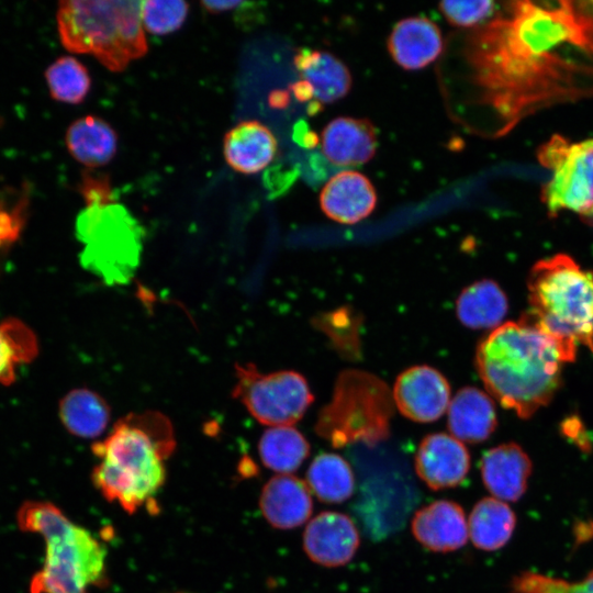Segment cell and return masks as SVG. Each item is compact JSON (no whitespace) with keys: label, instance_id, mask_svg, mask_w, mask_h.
Here are the masks:
<instances>
[{"label":"cell","instance_id":"1","mask_svg":"<svg viewBox=\"0 0 593 593\" xmlns=\"http://www.w3.org/2000/svg\"><path fill=\"white\" fill-rule=\"evenodd\" d=\"M478 29L467 56L486 101L510 127L553 103L583 97L593 80V36L571 1L510 2Z\"/></svg>","mask_w":593,"mask_h":593},{"label":"cell","instance_id":"2","mask_svg":"<svg viewBox=\"0 0 593 593\" xmlns=\"http://www.w3.org/2000/svg\"><path fill=\"white\" fill-rule=\"evenodd\" d=\"M563 362L568 359L561 346L528 316L497 326L475 354L486 390L521 418L551 401L561 384Z\"/></svg>","mask_w":593,"mask_h":593},{"label":"cell","instance_id":"3","mask_svg":"<svg viewBox=\"0 0 593 593\" xmlns=\"http://www.w3.org/2000/svg\"><path fill=\"white\" fill-rule=\"evenodd\" d=\"M176 447L169 418L159 412L130 413L92 446L100 462L92 482L110 502L134 513L152 502L166 479L165 461Z\"/></svg>","mask_w":593,"mask_h":593},{"label":"cell","instance_id":"4","mask_svg":"<svg viewBox=\"0 0 593 593\" xmlns=\"http://www.w3.org/2000/svg\"><path fill=\"white\" fill-rule=\"evenodd\" d=\"M21 530L41 534L45 563L31 581V593H87L107 583V549L51 502L27 501L16 513Z\"/></svg>","mask_w":593,"mask_h":593},{"label":"cell","instance_id":"5","mask_svg":"<svg viewBox=\"0 0 593 593\" xmlns=\"http://www.w3.org/2000/svg\"><path fill=\"white\" fill-rule=\"evenodd\" d=\"M527 289V316L561 346L568 361L579 345L593 353V271L557 254L533 266Z\"/></svg>","mask_w":593,"mask_h":593},{"label":"cell","instance_id":"6","mask_svg":"<svg viewBox=\"0 0 593 593\" xmlns=\"http://www.w3.org/2000/svg\"><path fill=\"white\" fill-rule=\"evenodd\" d=\"M138 0H65L58 3L63 46L93 55L110 71H123L148 51Z\"/></svg>","mask_w":593,"mask_h":593},{"label":"cell","instance_id":"7","mask_svg":"<svg viewBox=\"0 0 593 593\" xmlns=\"http://www.w3.org/2000/svg\"><path fill=\"white\" fill-rule=\"evenodd\" d=\"M388 385L370 372L348 369L338 376L332 400L318 414L316 433L335 447L368 445L387 438L393 415Z\"/></svg>","mask_w":593,"mask_h":593},{"label":"cell","instance_id":"8","mask_svg":"<svg viewBox=\"0 0 593 593\" xmlns=\"http://www.w3.org/2000/svg\"><path fill=\"white\" fill-rule=\"evenodd\" d=\"M76 236L85 245L82 266L105 283L123 284L133 277L144 231L122 204L86 206L77 217Z\"/></svg>","mask_w":593,"mask_h":593},{"label":"cell","instance_id":"9","mask_svg":"<svg viewBox=\"0 0 593 593\" xmlns=\"http://www.w3.org/2000/svg\"><path fill=\"white\" fill-rule=\"evenodd\" d=\"M537 158L551 171L540 194L549 215L571 211L593 225V138L571 143L553 135L540 146Z\"/></svg>","mask_w":593,"mask_h":593},{"label":"cell","instance_id":"10","mask_svg":"<svg viewBox=\"0 0 593 593\" xmlns=\"http://www.w3.org/2000/svg\"><path fill=\"white\" fill-rule=\"evenodd\" d=\"M232 395L261 424L292 426L314 400L305 378L292 370L262 373L253 363L235 365Z\"/></svg>","mask_w":593,"mask_h":593},{"label":"cell","instance_id":"11","mask_svg":"<svg viewBox=\"0 0 593 593\" xmlns=\"http://www.w3.org/2000/svg\"><path fill=\"white\" fill-rule=\"evenodd\" d=\"M392 396L405 417L430 423L448 410L450 385L437 369L426 365L414 366L398 377Z\"/></svg>","mask_w":593,"mask_h":593},{"label":"cell","instance_id":"12","mask_svg":"<svg viewBox=\"0 0 593 593\" xmlns=\"http://www.w3.org/2000/svg\"><path fill=\"white\" fill-rule=\"evenodd\" d=\"M359 534L351 518L343 513L322 512L306 525L303 549L315 563L340 567L348 563L359 547Z\"/></svg>","mask_w":593,"mask_h":593},{"label":"cell","instance_id":"13","mask_svg":"<svg viewBox=\"0 0 593 593\" xmlns=\"http://www.w3.org/2000/svg\"><path fill=\"white\" fill-rule=\"evenodd\" d=\"M294 66L300 80L293 93L300 101L331 103L345 97L351 87L348 68L331 53L303 48L295 55Z\"/></svg>","mask_w":593,"mask_h":593},{"label":"cell","instance_id":"14","mask_svg":"<svg viewBox=\"0 0 593 593\" xmlns=\"http://www.w3.org/2000/svg\"><path fill=\"white\" fill-rule=\"evenodd\" d=\"M470 469V455L462 441L445 433L429 434L421 441L415 470L432 490L459 485Z\"/></svg>","mask_w":593,"mask_h":593},{"label":"cell","instance_id":"15","mask_svg":"<svg viewBox=\"0 0 593 593\" xmlns=\"http://www.w3.org/2000/svg\"><path fill=\"white\" fill-rule=\"evenodd\" d=\"M480 470L483 484L493 497L517 502L527 490L533 463L519 445L506 443L482 456Z\"/></svg>","mask_w":593,"mask_h":593},{"label":"cell","instance_id":"16","mask_svg":"<svg viewBox=\"0 0 593 593\" xmlns=\"http://www.w3.org/2000/svg\"><path fill=\"white\" fill-rule=\"evenodd\" d=\"M412 533L426 549L449 552L463 547L469 536L463 508L452 501H435L418 510L412 519Z\"/></svg>","mask_w":593,"mask_h":593},{"label":"cell","instance_id":"17","mask_svg":"<svg viewBox=\"0 0 593 593\" xmlns=\"http://www.w3.org/2000/svg\"><path fill=\"white\" fill-rule=\"evenodd\" d=\"M323 212L343 224H354L374 209L377 193L370 180L355 170H344L332 177L320 195Z\"/></svg>","mask_w":593,"mask_h":593},{"label":"cell","instance_id":"18","mask_svg":"<svg viewBox=\"0 0 593 593\" xmlns=\"http://www.w3.org/2000/svg\"><path fill=\"white\" fill-rule=\"evenodd\" d=\"M259 506L272 527L291 529L310 518L313 502L305 481L292 474H278L262 488Z\"/></svg>","mask_w":593,"mask_h":593},{"label":"cell","instance_id":"19","mask_svg":"<svg viewBox=\"0 0 593 593\" xmlns=\"http://www.w3.org/2000/svg\"><path fill=\"white\" fill-rule=\"evenodd\" d=\"M443 46L439 27L424 16L401 20L388 40V48L393 60L406 70L428 66L441 54Z\"/></svg>","mask_w":593,"mask_h":593},{"label":"cell","instance_id":"20","mask_svg":"<svg viewBox=\"0 0 593 593\" xmlns=\"http://www.w3.org/2000/svg\"><path fill=\"white\" fill-rule=\"evenodd\" d=\"M278 142L271 130L256 120L242 121L224 136L223 154L235 171L255 175L275 159Z\"/></svg>","mask_w":593,"mask_h":593},{"label":"cell","instance_id":"21","mask_svg":"<svg viewBox=\"0 0 593 593\" xmlns=\"http://www.w3.org/2000/svg\"><path fill=\"white\" fill-rule=\"evenodd\" d=\"M321 147L325 157L335 165L363 164L376 153V132L367 120L336 118L324 127Z\"/></svg>","mask_w":593,"mask_h":593},{"label":"cell","instance_id":"22","mask_svg":"<svg viewBox=\"0 0 593 593\" xmlns=\"http://www.w3.org/2000/svg\"><path fill=\"white\" fill-rule=\"evenodd\" d=\"M447 412L451 436L462 443H482L496 428L497 418L492 399L474 387L460 389L450 401Z\"/></svg>","mask_w":593,"mask_h":593},{"label":"cell","instance_id":"23","mask_svg":"<svg viewBox=\"0 0 593 593\" xmlns=\"http://www.w3.org/2000/svg\"><path fill=\"white\" fill-rule=\"evenodd\" d=\"M65 142L70 155L90 169L110 163L118 149L115 131L96 115L74 121L66 131Z\"/></svg>","mask_w":593,"mask_h":593},{"label":"cell","instance_id":"24","mask_svg":"<svg viewBox=\"0 0 593 593\" xmlns=\"http://www.w3.org/2000/svg\"><path fill=\"white\" fill-rule=\"evenodd\" d=\"M516 515L510 505L493 496L481 499L472 508L468 521L472 544L484 551H495L511 539Z\"/></svg>","mask_w":593,"mask_h":593},{"label":"cell","instance_id":"25","mask_svg":"<svg viewBox=\"0 0 593 593\" xmlns=\"http://www.w3.org/2000/svg\"><path fill=\"white\" fill-rule=\"evenodd\" d=\"M507 299L492 280L477 281L462 290L456 302L459 321L474 329L497 327L507 313Z\"/></svg>","mask_w":593,"mask_h":593},{"label":"cell","instance_id":"26","mask_svg":"<svg viewBox=\"0 0 593 593\" xmlns=\"http://www.w3.org/2000/svg\"><path fill=\"white\" fill-rule=\"evenodd\" d=\"M59 417L66 429L81 438H96L110 421V407L97 392L79 388L68 392L59 403Z\"/></svg>","mask_w":593,"mask_h":593},{"label":"cell","instance_id":"27","mask_svg":"<svg viewBox=\"0 0 593 593\" xmlns=\"http://www.w3.org/2000/svg\"><path fill=\"white\" fill-rule=\"evenodd\" d=\"M310 491L324 503H342L354 493L355 478L349 463L339 455L323 452L306 472Z\"/></svg>","mask_w":593,"mask_h":593},{"label":"cell","instance_id":"28","mask_svg":"<svg viewBox=\"0 0 593 593\" xmlns=\"http://www.w3.org/2000/svg\"><path fill=\"white\" fill-rule=\"evenodd\" d=\"M262 463L279 474L299 469L310 454L306 438L292 426L268 428L258 445Z\"/></svg>","mask_w":593,"mask_h":593},{"label":"cell","instance_id":"29","mask_svg":"<svg viewBox=\"0 0 593 593\" xmlns=\"http://www.w3.org/2000/svg\"><path fill=\"white\" fill-rule=\"evenodd\" d=\"M45 79L52 98L69 104L81 103L91 87L87 67L71 56L59 57L51 64Z\"/></svg>","mask_w":593,"mask_h":593},{"label":"cell","instance_id":"30","mask_svg":"<svg viewBox=\"0 0 593 593\" xmlns=\"http://www.w3.org/2000/svg\"><path fill=\"white\" fill-rule=\"evenodd\" d=\"M37 353V344L31 329L16 320L0 324V382L14 380L18 365L30 361Z\"/></svg>","mask_w":593,"mask_h":593},{"label":"cell","instance_id":"31","mask_svg":"<svg viewBox=\"0 0 593 593\" xmlns=\"http://www.w3.org/2000/svg\"><path fill=\"white\" fill-rule=\"evenodd\" d=\"M189 4L182 0L142 1V23L155 35H166L178 30L187 19Z\"/></svg>","mask_w":593,"mask_h":593},{"label":"cell","instance_id":"32","mask_svg":"<svg viewBox=\"0 0 593 593\" xmlns=\"http://www.w3.org/2000/svg\"><path fill=\"white\" fill-rule=\"evenodd\" d=\"M510 589L512 593H593V570L577 582L524 571L513 578Z\"/></svg>","mask_w":593,"mask_h":593},{"label":"cell","instance_id":"33","mask_svg":"<svg viewBox=\"0 0 593 593\" xmlns=\"http://www.w3.org/2000/svg\"><path fill=\"white\" fill-rule=\"evenodd\" d=\"M495 3L492 1H444L439 9L447 21L460 27L475 26L494 11Z\"/></svg>","mask_w":593,"mask_h":593},{"label":"cell","instance_id":"34","mask_svg":"<svg viewBox=\"0 0 593 593\" xmlns=\"http://www.w3.org/2000/svg\"><path fill=\"white\" fill-rule=\"evenodd\" d=\"M78 191L86 206H107L118 201L110 176L94 169L88 168L82 171Z\"/></svg>","mask_w":593,"mask_h":593},{"label":"cell","instance_id":"35","mask_svg":"<svg viewBox=\"0 0 593 593\" xmlns=\"http://www.w3.org/2000/svg\"><path fill=\"white\" fill-rule=\"evenodd\" d=\"M562 433L566 437L571 438L577 443V445L585 451L586 449H590L591 444L590 440L586 438L585 433L583 432V425L581 421L578 419V417L572 416L564 421V423L561 426Z\"/></svg>","mask_w":593,"mask_h":593},{"label":"cell","instance_id":"36","mask_svg":"<svg viewBox=\"0 0 593 593\" xmlns=\"http://www.w3.org/2000/svg\"><path fill=\"white\" fill-rule=\"evenodd\" d=\"M243 1H202L201 5L211 13H220L230 11L233 9H237V7H240Z\"/></svg>","mask_w":593,"mask_h":593},{"label":"cell","instance_id":"37","mask_svg":"<svg viewBox=\"0 0 593 593\" xmlns=\"http://www.w3.org/2000/svg\"><path fill=\"white\" fill-rule=\"evenodd\" d=\"M180 593H182V592H180Z\"/></svg>","mask_w":593,"mask_h":593}]
</instances>
